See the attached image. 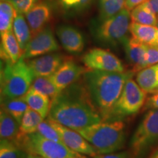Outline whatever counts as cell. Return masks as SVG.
<instances>
[{
  "instance_id": "ac0fdd59",
  "label": "cell",
  "mask_w": 158,
  "mask_h": 158,
  "mask_svg": "<svg viewBox=\"0 0 158 158\" xmlns=\"http://www.w3.org/2000/svg\"><path fill=\"white\" fill-rule=\"evenodd\" d=\"M135 81L147 93H155L158 88V63L138 72Z\"/></svg>"
},
{
  "instance_id": "1f68e13d",
  "label": "cell",
  "mask_w": 158,
  "mask_h": 158,
  "mask_svg": "<svg viewBox=\"0 0 158 158\" xmlns=\"http://www.w3.org/2000/svg\"><path fill=\"white\" fill-rule=\"evenodd\" d=\"M14 6L15 9L20 13L23 15L27 14L32 8L38 0H7Z\"/></svg>"
},
{
  "instance_id": "ffe728a7",
  "label": "cell",
  "mask_w": 158,
  "mask_h": 158,
  "mask_svg": "<svg viewBox=\"0 0 158 158\" xmlns=\"http://www.w3.org/2000/svg\"><path fill=\"white\" fill-rule=\"evenodd\" d=\"M23 97L29 108L39 113L44 118L48 115L51 102L48 96L29 89Z\"/></svg>"
},
{
  "instance_id": "8fae6325",
  "label": "cell",
  "mask_w": 158,
  "mask_h": 158,
  "mask_svg": "<svg viewBox=\"0 0 158 158\" xmlns=\"http://www.w3.org/2000/svg\"><path fill=\"white\" fill-rule=\"evenodd\" d=\"M48 121L59 133L62 143L69 149L81 155H89L92 158L98 154L96 149L78 131L65 127L49 118Z\"/></svg>"
},
{
  "instance_id": "74e56055",
  "label": "cell",
  "mask_w": 158,
  "mask_h": 158,
  "mask_svg": "<svg viewBox=\"0 0 158 158\" xmlns=\"http://www.w3.org/2000/svg\"><path fill=\"white\" fill-rule=\"evenodd\" d=\"M145 158H158V146L154 148Z\"/></svg>"
},
{
  "instance_id": "6da1fadb",
  "label": "cell",
  "mask_w": 158,
  "mask_h": 158,
  "mask_svg": "<svg viewBox=\"0 0 158 158\" xmlns=\"http://www.w3.org/2000/svg\"><path fill=\"white\" fill-rule=\"evenodd\" d=\"M48 118L76 131L102 122L82 79L51 100Z\"/></svg>"
},
{
  "instance_id": "9c48e42d",
  "label": "cell",
  "mask_w": 158,
  "mask_h": 158,
  "mask_svg": "<svg viewBox=\"0 0 158 158\" xmlns=\"http://www.w3.org/2000/svg\"><path fill=\"white\" fill-rule=\"evenodd\" d=\"M82 62L89 70L124 72V65L120 59L111 52L105 49H91L84 55Z\"/></svg>"
},
{
  "instance_id": "d590c367",
  "label": "cell",
  "mask_w": 158,
  "mask_h": 158,
  "mask_svg": "<svg viewBox=\"0 0 158 158\" xmlns=\"http://www.w3.org/2000/svg\"><path fill=\"white\" fill-rule=\"evenodd\" d=\"M147 1V0H125L124 8H126L130 12L134 8H135L136 7H138V5H141Z\"/></svg>"
},
{
  "instance_id": "ab89813d",
  "label": "cell",
  "mask_w": 158,
  "mask_h": 158,
  "mask_svg": "<svg viewBox=\"0 0 158 158\" xmlns=\"http://www.w3.org/2000/svg\"><path fill=\"white\" fill-rule=\"evenodd\" d=\"M155 93H158V88L157 89V90H156L155 92ZM155 93H153V94H155Z\"/></svg>"
},
{
  "instance_id": "277c9868",
  "label": "cell",
  "mask_w": 158,
  "mask_h": 158,
  "mask_svg": "<svg viewBox=\"0 0 158 158\" xmlns=\"http://www.w3.org/2000/svg\"><path fill=\"white\" fill-rule=\"evenodd\" d=\"M1 71V98L23 96L30 89L35 76L27 61L21 57L16 63L4 62Z\"/></svg>"
},
{
  "instance_id": "3957f363",
  "label": "cell",
  "mask_w": 158,
  "mask_h": 158,
  "mask_svg": "<svg viewBox=\"0 0 158 158\" xmlns=\"http://www.w3.org/2000/svg\"><path fill=\"white\" fill-rule=\"evenodd\" d=\"M125 124L122 120L101 122L84 129L79 133L93 147L98 154L119 151L125 143Z\"/></svg>"
},
{
  "instance_id": "f546056e",
  "label": "cell",
  "mask_w": 158,
  "mask_h": 158,
  "mask_svg": "<svg viewBox=\"0 0 158 158\" xmlns=\"http://www.w3.org/2000/svg\"><path fill=\"white\" fill-rule=\"evenodd\" d=\"M92 0H58L63 10L71 14L84 11L89 7Z\"/></svg>"
},
{
  "instance_id": "d6986e66",
  "label": "cell",
  "mask_w": 158,
  "mask_h": 158,
  "mask_svg": "<svg viewBox=\"0 0 158 158\" xmlns=\"http://www.w3.org/2000/svg\"><path fill=\"white\" fill-rule=\"evenodd\" d=\"M129 31L135 37L144 44L148 45H158L157 27L155 26L140 24L132 22L130 23Z\"/></svg>"
},
{
  "instance_id": "d6a6232c",
  "label": "cell",
  "mask_w": 158,
  "mask_h": 158,
  "mask_svg": "<svg viewBox=\"0 0 158 158\" xmlns=\"http://www.w3.org/2000/svg\"><path fill=\"white\" fill-rule=\"evenodd\" d=\"M147 67L158 63V45H148L147 49Z\"/></svg>"
},
{
  "instance_id": "7c38bea8",
  "label": "cell",
  "mask_w": 158,
  "mask_h": 158,
  "mask_svg": "<svg viewBox=\"0 0 158 158\" xmlns=\"http://www.w3.org/2000/svg\"><path fill=\"white\" fill-rule=\"evenodd\" d=\"M65 60V57L62 54L50 53L28 59L27 62L36 78L39 76H52Z\"/></svg>"
},
{
  "instance_id": "30bf717a",
  "label": "cell",
  "mask_w": 158,
  "mask_h": 158,
  "mask_svg": "<svg viewBox=\"0 0 158 158\" xmlns=\"http://www.w3.org/2000/svg\"><path fill=\"white\" fill-rule=\"evenodd\" d=\"M59 48L54 33L50 27H47L38 34L31 37L27 47L23 51L22 57L28 60L35 57L50 54Z\"/></svg>"
},
{
  "instance_id": "603a6c76",
  "label": "cell",
  "mask_w": 158,
  "mask_h": 158,
  "mask_svg": "<svg viewBox=\"0 0 158 158\" xmlns=\"http://www.w3.org/2000/svg\"><path fill=\"white\" fill-rule=\"evenodd\" d=\"M13 31L23 52L30 41L31 35L29 26L27 21H26L23 14L19 13L17 10L13 21Z\"/></svg>"
},
{
  "instance_id": "2e32d148",
  "label": "cell",
  "mask_w": 158,
  "mask_h": 158,
  "mask_svg": "<svg viewBox=\"0 0 158 158\" xmlns=\"http://www.w3.org/2000/svg\"><path fill=\"white\" fill-rule=\"evenodd\" d=\"M123 45L125 49L128 62L133 67L132 72H139L143 69L147 68V45L132 37L131 38L128 39Z\"/></svg>"
},
{
  "instance_id": "4316f807",
  "label": "cell",
  "mask_w": 158,
  "mask_h": 158,
  "mask_svg": "<svg viewBox=\"0 0 158 158\" xmlns=\"http://www.w3.org/2000/svg\"><path fill=\"white\" fill-rule=\"evenodd\" d=\"M30 89L48 96L51 100L54 99L60 92L55 86L51 76L35 78Z\"/></svg>"
},
{
  "instance_id": "5b68a950",
  "label": "cell",
  "mask_w": 158,
  "mask_h": 158,
  "mask_svg": "<svg viewBox=\"0 0 158 158\" xmlns=\"http://www.w3.org/2000/svg\"><path fill=\"white\" fill-rule=\"evenodd\" d=\"M28 154H34L43 158H86L61 142L43 137L37 132L18 138L15 141Z\"/></svg>"
},
{
  "instance_id": "e0dca14e",
  "label": "cell",
  "mask_w": 158,
  "mask_h": 158,
  "mask_svg": "<svg viewBox=\"0 0 158 158\" xmlns=\"http://www.w3.org/2000/svg\"><path fill=\"white\" fill-rule=\"evenodd\" d=\"M22 50L13 29L1 34V59L4 62L16 63L22 56Z\"/></svg>"
},
{
  "instance_id": "4dcf8cb0",
  "label": "cell",
  "mask_w": 158,
  "mask_h": 158,
  "mask_svg": "<svg viewBox=\"0 0 158 158\" xmlns=\"http://www.w3.org/2000/svg\"><path fill=\"white\" fill-rule=\"evenodd\" d=\"M36 132L39 133L41 135L43 136V137L45 138H47V139L52 140V141L62 143V138H61L59 133L56 131V129L51 125L50 122L48 121V119H47L46 121H45V120H43V121L39 124Z\"/></svg>"
},
{
  "instance_id": "9a60e30c",
  "label": "cell",
  "mask_w": 158,
  "mask_h": 158,
  "mask_svg": "<svg viewBox=\"0 0 158 158\" xmlns=\"http://www.w3.org/2000/svg\"><path fill=\"white\" fill-rule=\"evenodd\" d=\"M52 14L50 4L47 2H40L25 15L31 30V37L38 34L50 20Z\"/></svg>"
},
{
  "instance_id": "cb8c5ba5",
  "label": "cell",
  "mask_w": 158,
  "mask_h": 158,
  "mask_svg": "<svg viewBox=\"0 0 158 158\" xmlns=\"http://www.w3.org/2000/svg\"><path fill=\"white\" fill-rule=\"evenodd\" d=\"M43 120H44V118L40 114L29 107L26 110L24 115L21 119V124H20L19 135L18 138L35 133L39 124Z\"/></svg>"
},
{
  "instance_id": "7402d4cb",
  "label": "cell",
  "mask_w": 158,
  "mask_h": 158,
  "mask_svg": "<svg viewBox=\"0 0 158 158\" xmlns=\"http://www.w3.org/2000/svg\"><path fill=\"white\" fill-rule=\"evenodd\" d=\"M1 108L10 114L19 124H21L26 110L29 108L23 96L15 98H1Z\"/></svg>"
},
{
  "instance_id": "f35d334b",
  "label": "cell",
  "mask_w": 158,
  "mask_h": 158,
  "mask_svg": "<svg viewBox=\"0 0 158 158\" xmlns=\"http://www.w3.org/2000/svg\"><path fill=\"white\" fill-rule=\"evenodd\" d=\"M27 158H43L41 156H39L37 155H34V154H28L27 153Z\"/></svg>"
},
{
  "instance_id": "83f0119b",
  "label": "cell",
  "mask_w": 158,
  "mask_h": 158,
  "mask_svg": "<svg viewBox=\"0 0 158 158\" xmlns=\"http://www.w3.org/2000/svg\"><path fill=\"white\" fill-rule=\"evenodd\" d=\"M125 0H100V21L108 19L124 8Z\"/></svg>"
},
{
  "instance_id": "60d3db41",
  "label": "cell",
  "mask_w": 158,
  "mask_h": 158,
  "mask_svg": "<svg viewBox=\"0 0 158 158\" xmlns=\"http://www.w3.org/2000/svg\"><path fill=\"white\" fill-rule=\"evenodd\" d=\"M157 31H158V22H157Z\"/></svg>"
},
{
  "instance_id": "e575fe53",
  "label": "cell",
  "mask_w": 158,
  "mask_h": 158,
  "mask_svg": "<svg viewBox=\"0 0 158 158\" xmlns=\"http://www.w3.org/2000/svg\"><path fill=\"white\" fill-rule=\"evenodd\" d=\"M145 109H158V93L153 94V95L147 98Z\"/></svg>"
},
{
  "instance_id": "5bb4252c",
  "label": "cell",
  "mask_w": 158,
  "mask_h": 158,
  "mask_svg": "<svg viewBox=\"0 0 158 158\" xmlns=\"http://www.w3.org/2000/svg\"><path fill=\"white\" fill-rule=\"evenodd\" d=\"M56 35L65 51L70 54H79L84 48V38L78 29L68 25L59 26Z\"/></svg>"
},
{
  "instance_id": "8d00e7d4",
  "label": "cell",
  "mask_w": 158,
  "mask_h": 158,
  "mask_svg": "<svg viewBox=\"0 0 158 158\" xmlns=\"http://www.w3.org/2000/svg\"><path fill=\"white\" fill-rule=\"evenodd\" d=\"M144 5L155 14L158 15V0H147Z\"/></svg>"
},
{
  "instance_id": "ba28073f",
  "label": "cell",
  "mask_w": 158,
  "mask_h": 158,
  "mask_svg": "<svg viewBox=\"0 0 158 158\" xmlns=\"http://www.w3.org/2000/svg\"><path fill=\"white\" fill-rule=\"evenodd\" d=\"M158 142V109L145 114L130 140V149L135 157L143 155Z\"/></svg>"
},
{
  "instance_id": "836d02e7",
  "label": "cell",
  "mask_w": 158,
  "mask_h": 158,
  "mask_svg": "<svg viewBox=\"0 0 158 158\" xmlns=\"http://www.w3.org/2000/svg\"><path fill=\"white\" fill-rule=\"evenodd\" d=\"M93 158H132V156L127 152H122L118 153L97 154Z\"/></svg>"
},
{
  "instance_id": "8992f818",
  "label": "cell",
  "mask_w": 158,
  "mask_h": 158,
  "mask_svg": "<svg viewBox=\"0 0 158 158\" xmlns=\"http://www.w3.org/2000/svg\"><path fill=\"white\" fill-rule=\"evenodd\" d=\"M130 13L124 8L110 19L100 21L92 28V35L96 41L107 46L124 45L127 40L130 27Z\"/></svg>"
},
{
  "instance_id": "7a4b0ae2",
  "label": "cell",
  "mask_w": 158,
  "mask_h": 158,
  "mask_svg": "<svg viewBox=\"0 0 158 158\" xmlns=\"http://www.w3.org/2000/svg\"><path fill=\"white\" fill-rule=\"evenodd\" d=\"M132 76V72H108L89 69L83 75V82L101 116L102 122L108 120L125 83Z\"/></svg>"
},
{
  "instance_id": "f1b7e54d",
  "label": "cell",
  "mask_w": 158,
  "mask_h": 158,
  "mask_svg": "<svg viewBox=\"0 0 158 158\" xmlns=\"http://www.w3.org/2000/svg\"><path fill=\"white\" fill-rule=\"evenodd\" d=\"M27 153L15 141L1 139L0 158H27Z\"/></svg>"
},
{
  "instance_id": "b9f144b4",
  "label": "cell",
  "mask_w": 158,
  "mask_h": 158,
  "mask_svg": "<svg viewBox=\"0 0 158 158\" xmlns=\"http://www.w3.org/2000/svg\"><path fill=\"white\" fill-rule=\"evenodd\" d=\"M86 158H87V157H86Z\"/></svg>"
},
{
  "instance_id": "d4e9b609",
  "label": "cell",
  "mask_w": 158,
  "mask_h": 158,
  "mask_svg": "<svg viewBox=\"0 0 158 158\" xmlns=\"http://www.w3.org/2000/svg\"><path fill=\"white\" fill-rule=\"evenodd\" d=\"M16 10L14 6L7 1H0V32L1 34L13 29Z\"/></svg>"
},
{
  "instance_id": "484cf974",
  "label": "cell",
  "mask_w": 158,
  "mask_h": 158,
  "mask_svg": "<svg viewBox=\"0 0 158 158\" xmlns=\"http://www.w3.org/2000/svg\"><path fill=\"white\" fill-rule=\"evenodd\" d=\"M130 19L132 22L155 27H157L158 22L157 15L150 10L144 3L138 5L131 11Z\"/></svg>"
},
{
  "instance_id": "44dd1931",
  "label": "cell",
  "mask_w": 158,
  "mask_h": 158,
  "mask_svg": "<svg viewBox=\"0 0 158 158\" xmlns=\"http://www.w3.org/2000/svg\"><path fill=\"white\" fill-rule=\"evenodd\" d=\"M20 132V124L10 114L1 108L0 111V136L1 139L15 141Z\"/></svg>"
},
{
  "instance_id": "4fadbf2b",
  "label": "cell",
  "mask_w": 158,
  "mask_h": 158,
  "mask_svg": "<svg viewBox=\"0 0 158 158\" xmlns=\"http://www.w3.org/2000/svg\"><path fill=\"white\" fill-rule=\"evenodd\" d=\"M86 70L87 69L80 66L73 61L65 60L51 76L55 86L61 92L78 81Z\"/></svg>"
},
{
  "instance_id": "52a82bcc",
  "label": "cell",
  "mask_w": 158,
  "mask_h": 158,
  "mask_svg": "<svg viewBox=\"0 0 158 158\" xmlns=\"http://www.w3.org/2000/svg\"><path fill=\"white\" fill-rule=\"evenodd\" d=\"M147 94L137 82L130 78L125 83L121 96L114 106L107 122L122 120L138 113L145 103Z\"/></svg>"
}]
</instances>
